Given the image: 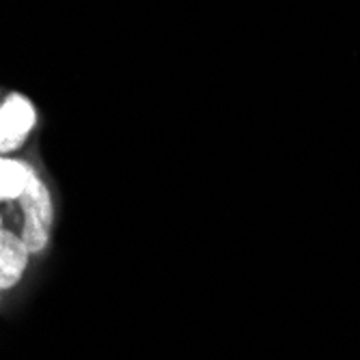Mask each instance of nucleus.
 <instances>
[{
  "instance_id": "1",
  "label": "nucleus",
  "mask_w": 360,
  "mask_h": 360,
  "mask_svg": "<svg viewBox=\"0 0 360 360\" xmlns=\"http://www.w3.org/2000/svg\"><path fill=\"white\" fill-rule=\"evenodd\" d=\"M22 210V240L30 255H39L48 248L52 226H54V199L48 184L41 179L39 171L32 175L28 188L18 199Z\"/></svg>"
},
{
  "instance_id": "2",
  "label": "nucleus",
  "mask_w": 360,
  "mask_h": 360,
  "mask_svg": "<svg viewBox=\"0 0 360 360\" xmlns=\"http://www.w3.org/2000/svg\"><path fill=\"white\" fill-rule=\"evenodd\" d=\"M37 127V106L24 93L11 91L0 100V155H11L24 147Z\"/></svg>"
},
{
  "instance_id": "3",
  "label": "nucleus",
  "mask_w": 360,
  "mask_h": 360,
  "mask_svg": "<svg viewBox=\"0 0 360 360\" xmlns=\"http://www.w3.org/2000/svg\"><path fill=\"white\" fill-rule=\"evenodd\" d=\"M28 259L30 250L22 236L3 229L0 231V291L13 289L22 281L28 268Z\"/></svg>"
},
{
  "instance_id": "4",
  "label": "nucleus",
  "mask_w": 360,
  "mask_h": 360,
  "mask_svg": "<svg viewBox=\"0 0 360 360\" xmlns=\"http://www.w3.org/2000/svg\"><path fill=\"white\" fill-rule=\"evenodd\" d=\"M37 169L26 160L0 155V203H13L24 194Z\"/></svg>"
},
{
  "instance_id": "5",
  "label": "nucleus",
  "mask_w": 360,
  "mask_h": 360,
  "mask_svg": "<svg viewBox=\"0 0 360 360\" xmlns=\"http://www.w3.org/2000/svg\"><path fill=\"white\" fill-rule=\"evenodd\" d=\"M0 231H3V216H0Z\"/></svg>"
}]
</instances>
